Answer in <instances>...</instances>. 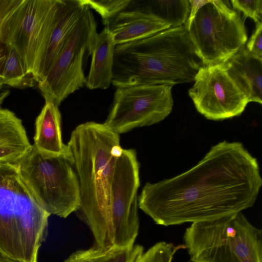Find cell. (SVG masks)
<instances>
[{
    "label": "cell",
    "mask_w": 262,
    "mask_h": 262,
    "mask_svg": "<svg viewBox=\"0 0 262 262\" xmlns=\"http://www.w3.org/2000/svg\"><path fill=\"white\" fill-rule=\"evenodd\" d=\"M261 185L257 159L242 143L224 141L186 171L147 183L138 206L164 226L210 221L253 206Z\"/></svg>",
    "instance_id": "6da1fadb"
},
{
    "label": "cell",
    "mask_w": 262,
    "mask_h": 262,
    "mask_svg": "<svg viewBox=\"0 0 262 262\" xmlns=\"http://www.w3.org/2000/svg\"><path fill=\"white\" fill-rule=\"evenodd\" d=\"M67 145L79 184L77 216L91 231L95 245L111 247L112 185L117 161L123 149L119 134L103 123L86 122L73 130Z\"/></svg>",
    "instance_id": "7a4b0ae2"
},
{
    "label": "cell",
    "mask_w": 262,
    "mask_h": 262,
    "mask_svg": "<svg viewBox=\"0 0 262 262\" xmlns=\"http://www.w3.org/2000/svg\"><path fill=\"white\" fill-rule=\"evenodd\" d=\"M202 61L185 25L116 45L112 84L174 85L194 81Z\"/></svg>",
    "instance_id": "3957f363"
},
{
    "label": "cell",
    "mask_w": 262,
    "mask_h": 262,
    "mask_svg": "<svg viewBox=\"0 0 262 262\" xmlns=\"http://www.w3.org/2000/svg\"><path fill=\"white\" fill-rule=\"evenodd\" d=\"M192 262H262V232L242 212L193 223L184 235Z\"/></svg>",
    "instance_id": "277c9868"
},
{
    "label": "cell",
    "mask_w": 262,
    "mask_h": 262,
    "mask_svg": "<svg viewBox=\"0 0 262 262\" xmlns=\"http://www.w3.org/2000/svg\"><path fill=\"white\" fill-rule=\"evenodd\" d=\"M16 165L31 201L45 211L66 218L78 210L79 184L71 151L51 155L33 145Z\"/></svg>",
    "instance_id": "5b68a950"
},
{
    "label": "cell",
    "mask_w": 262,
    "mask_h": 262,
    "mask_svg": "<svg viewBox=\"0 0 262 262\" xmlns=\"http://www.w3.org/2000/svg\"><path fill=\"white\" fill-rule=\"evenodd\" d=\"M228 1H208L198 10L188 34L204 66L226 62L247 41L245 19Z\"/></svg>",
    "instance_id": "8992f818"
},
{
    "label": "cell",
    "mask_w": 262,
    "mask_h": 262,
    "mask_svg": "<svg viewBox=\"0 0 262 262\" xmlns=\"http://www.w3.org/2000/svg\"><path fill=\"white\" fill-rule=\"evenodd\" d=\"M60 1L23 0L3 25V42L17 52L27 73L36 82L38 68L55 25Z\"/></svg>",
    "instance_id": "52a82bcc"
},
{
    "label": "cell",
    "mask_w": 262,
    "mask_h": 262,
    "mask_svg": "<svg viewBox=\"0 0 262 262\" xmlns=\"http://www.w3.org/2000/svg\"><path fill=\"white\" fill-rule=\"evenodd\" d=\"M83 5L59 56L45 78L37 83L45 101L58 106L70 94L85 85L84 67L92 55L98 34L94 16L91 9Z\"/></svg>",
    "instance_id": "ba28073f"
},
{
    "label": "cell",
    "mask_w": 262,
    "mask_h": 262,
    "mask_svg": "<svg viewBox=\"0 0 262 262\" xmlns=\"http://www.w3.org/2000/svg\"><path fill=\"white\" fill-rule=\"evenodd\" d=\"M172 86L145 84L117 88L103 124L120 134L163 120L172 109Z\"/></svg>",
    "instance_id": "9c48e42d"
},
{
    "label": "cell",
    "mask_w": 262,
    "mask_h": 262,
    "mask_svg": "<svg viewBox=\"0 0 262 262\" xmlns=\"http://www.w3.org/2000/svg\"><path fill=\"white\" fill-rule=\"evenodd\" d=\"M139 163L134 149H123L116 164L111 190L112 247L134 245L139 230L138 190Z\"/></svg>",
    "instance_id": "30bf717a"
},
{
    "label": "cell",
    "mask_w": 262,
    "mask_h": 262,
    "mask_svg": "<svg viewBox=\"0 0 262 262\" xmlns=\"http://www.w3.org/2000/svg\"><path fill=\"white\" fill-rule=\"evenodd\" d=\"M188 91L197 111L208 119L221 120L240 115L249 102L224 64L202 66Z\"/></svg>",
    "instance_id": "8fae6325"
},
{
    "label": "cell",
    "mask_w": 262,
    "mask_h": 262,
    "mask_svg": "<svg viewBox=\"0 0 262 262\" xmlns=\"http://www.w3.org/2000/svg\"><path fill=\"white\" fill-rule=\"evenodd\" d=\"M50 215L34 202L24 212H0V254L21 262H37Z\"/></svg>",
    "instance_id": "7c38bea8"
},
{
    "label": "cell",
    "mask_w": 262,
    "mask_h": 262,
    "mask_svg": "<svg viewBox=\"0 0 262 262\" xmlns=\"http://www.w3.org/2000/svg\"><path fill=\"white\" fill-rule=\"evenodd\" d=\"M105 26L116 45L142 39L170 28L168 23L142 8L122 11Z\"/></svg>",
    "instance_id": "4fadbf2b"
},
{
    "label": "cell",
    "mask_w": 262,
    "mask_h": 262,
    "mask_svg": "<svg viewBox=\"0 0 262 262\" xmlns=\"http://www.w3.org/2000/svg\"><path fill=\"white\" fill-rule=\"evenodd\" d=\"M83 7L81 0H61L55 25L38 68L37 83L45 78L56 61L77 22Z\"/></svg>",
    "instance_id": "5bb4252c"
},
{
    "label": "cell",
    "mask_w": 262,
    "mask_h": 262,
    "mask_svg": "<svg viewBox=\"0 0 262 262\" xmlns=\"http://www.w3.org/2000/svg\"><path fill=\"white\" fill-rule=\"evenodd\" d=\"M224 64L249 102L261 104L262 58L250 53L245 45Z\"/></svg>",
    "instance_id": "9a60e30c"
},
{
    "label": "cell",
    "mask_w": 262,
    "mask_h": 262,
    "mask_svg": "<svg viewBox=\"0 0 262 262\" xmlns=\"http://www.w3.org/2000/svg\"><path fill=\"white\" fill-rule=\"evenodd\" d=\"M32 147L21 120L0 105V162L16 164Z\"/></svg>",
    "instance_id": "2e32d148"
},
{
    "label": "cell",
    "mask_w": 262,
    "mask_h": 262,
    "mask_svg": "<svg viewBox=\"0 0 262 262\" xmlns=\"http://www.w3.org/2000/svg\"><path fill=\"white\" fill-rule=\"evenodd\" d=\"M61 123L59 106L46 100L35 120L33 145L46 154L57 156L69 153L68 146L62 142Z\"/></svg>",
    "instance_id": "e0dca14e"
},
{
    "label": "cell",
    "mask_w": 262,
    "mask_h": 262,
    "mask_svg": "<svg viewBox=\"0 0 262 262\" xmlns=\"http://www.w3.org/2000/svg\"><path fill=\"white\" fill-rule=\"evenodd\" d=\"M116 44L106 26L98 33L91 55L89 72L85 85L91 90L106 89L113 79Z\"/></svg>",
    "instance_id": "ac0fdd59"
},
{
    "label": "cell",
    "mask_w": 262,
    "mask_h": 262,
    "mask_svg": "<svg viewBox=\"0 0 262 262\" xmlns=\"http://www.w3.org/2000/svg\"><path fill=\"white\" fill-rule=\"evenodd\" d=\"M144 252L140 245L102 248L96 245L72 253L63 262H137Z\"/></svg>",
    "instance_id": "d6986e66"
},
{
    "label": "cell",
    "mask_w": 262,
    "mask_h": 262,
    "mask_svg": "<svg viewBox=\"0 0 262 262\" xmlns=\"http://www.w3.org/2000/svg\"><path fill=\"white\" fill-rule=\"evenodd\" d=\"M146 3L141 8L163 20L170 28L184 25L190 11L188 0H152Z\"/></svg>",
    "instance_id": "ffe728a7"
},
{
    "label": "cell",
    "mask_w": 262,
    "mask_h": 262,
    "mask_svg": "<svg viewBox=\"0 0 262 262\" xmlns=\"http://www.w3.org/2000/svg\"><path fill=\"white\" fill-rule=\"evenodd\" d=\"M0 82L4 85L19 89L32 87L37 83L34 78L27 73L17 52L10 46L7 48Z\"/></svg>",
    "instance_id": "44dd1931"
},
{
    "label": "cell",
    "mask_w": 262,
    "mask_h": 262,
    "mask_svg": "<svg viewBox=\"0 0 262 262\" xmlns=\"http://www.w3.org/2000/svg\"><path fill=\"white\" fill-rule=\"evenodd\" d=\"M0 189L31 201L30 194L20 179L16 164L0 162Z\"/></svg>",
    "instance_id": "7402d4cb"
},
{
    "label": "cell",
    "mask_w": 262,
    "mask_h": 262,
    "mask_svg": "<svg viewBox=\"0 0 262 262\" xmlns=\"http://www.w3.org/2000/svg\"><path fill=\"white\" fill-rule=\"evenodd\" d=\"M81 1L100 15L102 23L105 26L118 14L127 10L134 2L133 0Z\"/></svg>",
    "instance_id": "603a6c76"
},
{
    "label": "cell",
    "mask_w": 262,
    "mask_h": 262,
    "mask_svg": "<svg viewBox=\"0 0 262 262\" xmlns=\"http://www.w3.org/2000/svg\"><path fill=\"white\" fill-rule=\"evenodd\" d=\"M184 248H186L185 245L174 246L171 243L160 242L143 252L137 262H172L176 252Z\"/></svg>",
    "instance_id": "cb8c5ba5"
},
{
    "label": "cell",
    "mask_w": 262,
    "mask_h": 262,
    "mask_svg": "<svg viewBox=\"0 0 262 262\" xmlns=\"http://www.w3.org/2000/svg\"><path fill=\"white\" fill-rule=\"evenodd\" d=\"M32 203L25 198L0 189V212H24L31 208Z\"/></svg>",
    "instance_id": "d4e9b609"
},
{
    "label": "cell",
    "mask_w": 262,
    "mask_h": 262,
    "mask_svg": "<svg viewBox=\"0 0 262 262\" xmlns=\"http://www.w3.org/2000/svg\"><path fill=\"white\" fill-rule=\"evenodd\" d=\"M232 8L239 12H243L244 18L249 17L257 24L262 19L261 0H231Z\"/></svg>",
    "instance_id": "484cf974"
},
{
    "label": "cell",
    "mask_w": 262,
    "mask_h": 262,
    "mask_svg": "<svg viewBox=\"0 0 262 262\" xmlns=\"http://www.w3.org/2000/svg\"><path fill=\"white\" fill-rule=\"evenodd\" d=\"M23 0H0V77L6 58L8 47L1 40L3 24L7 17L22 3Z\"/></svg>",
    "instance_id": "4316f807"
},
{
    "label": "cell",
    "mask_w": 262,
    "mask_h": 262,
    "mask_svg": "<svg viewBox=\"0 0 262 262\" xmlns=\"http://www.w3.org/2000/svg\"><path fill=\"white\" fill-rule=\"evenodd\" d=\"M262 23L256 24L254 32L250 38L248 42L245 45L248 52L257 57L262 58Z\"/></svg>",
    "instance_id": "83f0119b"
},
{
    "label": "cell",
    "mask_w": 262,
    "mask_h": 262,
    "mask_svg": "<svg viewBox=\"0 0 262 262\" xmlns=\"http://www.w3.org/2000/svg\"><path fill=\"white\" fill-rule=\"evenodd\" d=\"M189 3L190 5V11L187 20H186L184 25L186 28H187L190 26L192 20L194 17V16L198 11V10L203 6L204 4L207 3L208 1H202V0H196V1H192L189 0Z\"/></svg>",
    "instance_id": "f1b7e54d"
},
{
    "label": "cell",
    "mask_w": 262,
    "mask_h": 262,
    "mask_svg": "<svg viewBox=\"0 0 262 262\" xmlns=\"http://www.w3.org/2000/svg\"><path fill=\"white\" fill-rule=\"evenodd\" d=\"M9 94V90L6 89L4 85L0 82V105Z\"/></svg>",
    "instance_id": "f546056e"
},
{
    "label": "cell",
    "mask_w": 262,
    "mask_h": 262,
    "mask_svg": "<svg viewBox=\"0 0 262 262\" xmlns=\"http://www.w3.org/2000/svg\"><path fill=\"white\" fill-rule=\"evenodd\" d=\"M0 262H21L17 260H13L3 256L0 254Z\"/></svg>",
    "instance_id": "4dcf8cb0"
}]
</instances>
